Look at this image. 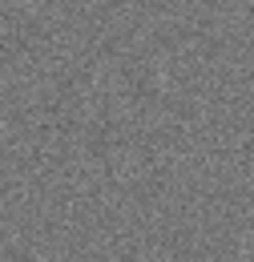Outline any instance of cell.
I'll return each mask as SVG.
<instances>
[]
</instances>
